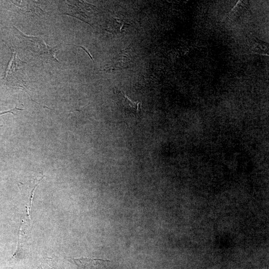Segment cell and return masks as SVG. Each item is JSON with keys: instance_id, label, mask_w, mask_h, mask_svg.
Wrapping results in <instances>:
<instances>
[{"instance_id": "obj_1", "label": "cell", "mask_w": 269, "mask_h": 269, "mask_svg": "<svg viewBox=\"0 0 269 269\" xmlns=\"http://www.w3.org/2000/svg\"><path fill=\"white\" fill-rule=\"evenodd\" d=\"M75 264L79 267L85 268L88 266H94L100 265L107 262H110L108 260H104L100 259H88V258H80L74 259Z\"/></svg>"}, {"instance_id": "obj_2", "label": "cell", "mask_w": 269, "mask_h": 269, "mask_svg": "<svg viewBox=\"0 0 269 269\" xmlns=\"http://www.w3.org/2000/svg\"><path fill=\"white\" fill-rule=\"evenodd\" d=\"M16 110V108H14L13 109H11V110H8V111H5V112L0 113V116L2 115H4V114H6V113H12V114H14V113L13 112V111H15Z\"/></svg>"}, {"instance_id": "obj_3", "label": "cell", "mask_w": 269, "mask_h": 269, "mask_svg": "<svg viewBox=\"0 0 269 269\" xmlns=\"http://www.w3.org/2000/svg\"><path fill=\"white\" fill-rule=\"evenodd\" d=\"M79 47H80L81 48H82V49H84V50L88 54V55L90 57L91 59L92 60L94 64V59L92 57V56H91V55L90 54V53L87 50V49H86L83 46H79Z\"/></svg>"}]
</instances>
